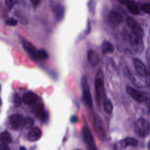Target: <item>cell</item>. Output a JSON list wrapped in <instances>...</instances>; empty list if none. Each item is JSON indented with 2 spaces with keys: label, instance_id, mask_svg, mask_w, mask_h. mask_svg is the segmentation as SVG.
<instances>
[{
  "label": "cell",
  "instance_id": "obj_1",
  "mask_svg": "<svg viewBox=\"0 0 150 150\" xmlns=\"http://www.w3.org/2000/svg\"><path fill=\"white\" fill-rule=\"evenodd\" d=\"M129 41L133 50L137 53H141L144 49L142 37L132 32L129 35Z\"/></svg>",
  "mask_w": 150,
  "mask_h": 150
},
{
  "label": "cell",
  "instance_id": "obj_2",
  "mask_svg": "<svg viewBox=\"0 0 150 150\" xmlns=\"http://www.w3.org/2000/svg\"><path fill=\"white\" fill-rule=\"evenodd\" d=\"M135 132L139 137H143L146 136L149 132V124L148 121L143 118H139L135 123Z\"/></svg>",
  "mask_w": 150,
  "mask_h": 150
},
{
  "label": "cell",
  "instance_id": "obj_3",
  "mask_svg": "<svg viewBox=\"0 0 150 150\" xmlns=\"http://www.w3.org/2000/svg\"><path fill=\"white\" fill-rule=\"evenodd\" d=\"M81 84L83 91V98L85 103L89 107H92L93 100L90 91V87L86 77L83 76L81 80Z\"/></svg>",
  "mask_w": 150,
  "mask_h": 150
},
{
  "label": "cell",
  "instance_id": "obj_4",
  "mask_svg": "<svg viewBox=\"0 0 150 150\" xmlns=\"http://www.w3.org/2000/svg\"><path fill=\"white\" fill-rule=\"evenodd\" d=\"M94 85L97 96L99 99H101L104 93V76L103 71L101 69L97 71Z\"/></svg>",
  "mask_w": 150,
  "mask_h": 150
},
{
  "label": "cell",
  "instance_id": "obj_5",
  "mask_svg": "<svg viewBox=\"0 0 150 150\" xmlns=\"http://www.w3.org/2000/svg\"><path fill=\"white\" fill-rule=\"evenodd\" d=\"M9 120L10 125L13 129H18L25 127V118L21 114H12L9 117Z\"/></svg>",
  "mask_w": 150,
  "mask_h": 150
},
{
  "label": "cell",
  "instance_id": "obj_6",
  "mask_svg": "<svg viewBox=\"0 0 150 150\" xmlns=\"http://www.w3.org/2000/svg\"><path fill=\"white\" fill-rule=\"evenodd\" d=\"M82 137L84 140V142L86 145L89 147L91 150H96V146L94 144V139L93 135L87 127V126H84L82 131Z\"/></svg>",
  "mask_w": 150,
  "mask_h": 150
},
{
  "label": "cell",
  "instance_id": "obj_7",
  "mask_svg": "<svg viewBox=\"0 0 150 150\" xmlns=\"http://www.w3.org/2000/svg\"><path fill=\"white\" fill-rule=\"evenodd\" d=\"M126 91L128 94L130 95L137 102L142 103L147 100V97L144 93L138 91L131 87V86H127L126 87Z\"/></svg>",
  "mask_w": 150,
  "mask_h": 150
},
{
  "label": "cell",
  "instance_id": "obj_8",
  "mask_svg": "<svg viewBox=\"0 0 150 150\" xmlns=\"http://www.w3.org/2000/svg\"><path fill=\"white\" fill-rule=\"evenodd\" d=\"M137 144H138V141L136 139L134 138L128 137L116 143L114 145V149L122 150L123 149H125L126 147L128 146H137Z\"/></svg>",
  "mask_w": 150,
  "mask_h": 150
},
{
  "label": "cell",
  "instance_id": "obj_9",
  "mask_svg": "<svg viewBox=\"0 0 150 150\" xmlns=\"http://www.w3.org/2000/svg\"><path fill=\"white\" fill-rule=\"evenodd\" d=\"M31 110L37 117H38L42 121H46L47 118V114L44 110L43 105L42 103H35L32 105Z\"/></svg>",
  "mask_w": 150,
  "mask_h": 150
},
{
  "label": "cell",
  "instance_id": "obj_10",
  "mask_svg": "<svg viewBox=\"0 0 150 150\" xmlns=\"http://www.w3.org/2000/svg\"><path fill=\"white\" fill-rule=\"evenodd\" d=\"M127 23L128 26L132 29V32L143 37L144 32L139 23L133 18L128 17L127 19Z\"/></svg>",
  "mask_w": 150,
  "mask_h": 150
},
{
  "label": "cell",
  "instance_id": "obj_11",
  "mask_svg": "<svg viewBox=\"0 0 150 150\" xmlns=\"http://www.w3.org/2000/svg\"><path fill=\"white\" fill-rule=\"evenodd\" d=\"M52 10L55 19L57 21H60L63 19L64 15L65 9L62 4L58 2H54L52 4Z\"/></svg>",
  "mask_w": 150,
  "mask_h": 150
},
{
  "label": "cell",
  "instance_id": "obj_12",
  "mask_svg": "<svg viewBox=\"0 0 150 150\" xmlns=\"http://www.w3.org/2000/svg\"><path fill=\"white\" fill-rule=\"evenodd\" d=\"M133 64L137 73L140 76H146L148 74L147 69L145 64L139 59L134 58Z\"/></svg>",
  "mask_w": 150,
  "mask_h": 150
},
{
  "label": "cell",
  "instance_id": "obj_13",
  "mask_svg": "<svg viewBox=\"0 0 150 150\" xmlns=\"http://www.w3.org/2000/svg\"><path fill=\"white\" fill-rule=\"evenodd\" d=\"M108 20L110 24L114 26H118L122 22V17L120 13L112 11L110 12L108 15Z\"/></svg>",
  "mask_w": 150,
  "mask_h": 150
},
{
  "label": "cell",
  "instance_id": "obj_14",
  "mask_svg": "<svg viewBox=\"0 0 150 150\" xmlns=\"http://www.w3.org/2000/svg\"><path fill=\"white\" fill-rule=\"evenodd\" d=\"M22 45L25 50L28 52V53L33 59H36V55L38 53V50L34 46V45L30 43V42L23 40H22Z\"/></svg>",
  "mask_w": 150,
  "mask_h": 150
},
{
  "label": "cell",
  "instance_id": "obj_15",
  "mask_svg": "<svg viewBox=\"0 0 150 150\" xmlns=\"http://www.w3.org/2000/svg\"><path fill=\"white\" fill-rule=\"evenodd\" d=\"M42 137V131L37 127L32 128L28 133V139L32 142L39 140Z\"/></svg>",
  "mask_w": 150,
  "mask_h": 150
},
{
  "label": "cell",
  "instance_id": "obj_16",
  "mask_svg": "<svg viewBox=\"0 0 150 150\" xmlns=\"http://www.w3.org/2000/svg\"><path fill=\"white\" fill-rule=\"evenodd\" d=\"M37 99V96L32 91H28L25 93L22 97L23 103L28 105H32L35 104L36 102Z\"/></svg>",
  "mask_w": 150,
  "mask_h": 150
},
{
  "label": "cell",
  "instance_id": "obj_17",
  "mask_svg": "<svg viewBox=\"0 0 150 150\" xmlns=\"http://www.w3.org/2000/svg\"><path fill=\"white\" fill-rule=\"evenodd\" d=\"M87 59L92 66H96L99 62V57L95 51L90 49L87 52Z\"/></svg>",
  "mask_w": 150,
  "mask_h": 150
},
{
  "label": "cell",
  "instance_id": "obj_18",
  "mask_svg": "<svg viewBox=\"0 0 150 150\" xmlns=\"http://www.w3.org/2000/svg\"><path fill=\"white\" fill-rule=\"evenodd\" d=\"M94 125H95V128L97 134L99 135L100 137H104L105 135H104V128L103 127V124L99 117L96 116L95 117Z\"/></svg>",
  "mask_w": 150,
  "mask_h": 150
},
{
  "label": "cell",
  "instance_id": "obj_19",
  "mask_svg": "<svg viewBox=\"0 0 150 150\" xmlns=\"http://www.w3.org/2000/svg\"><path fill=\"white\" fill-rule=\"evenodd\" d=\"M102 52L104 54L111 53L114 50V45L108 41H104L101 45Z\"/></svg>",
  "mask_w": 150,
  "mask_h": 150
},
{
  "label": "cell",
  "instance_id": "obj_20",
  "mask_svg": "<svg viewBox=\"0 0 150 150\" xmlns=\"http://www.w3.org/2000/svg\"><path fill=\"white\" fill-rule=\"evenodd\" d=\"M127 6L129 12L132 14L138 15L139 13V9L138 6L135 2L132 1H128L127 2Z\"/></svg>",
  "mask_w": 150,
  "mask_h": 150
},
{
  "label": "cell",
  "instance_id": "obj_21",
  "mask_svg": "<svg viewBox=\"0 0 150 150\" xmlns=\"http://www.w3.org/2000/svg\"><path fill=\"white\" fill-rule=\"evenodd\" d=\"M12 141V138L11 135L6 131H4L1 134V145H7L11 143Z\"/></svg>",
  "mask_w": 150,
  "mask_h": 150
},
{
  "label": "cell",
  "instance_id": "obj_22",
  "mask_svg": "<svg viewBox=\"0 0 150 150\" xmlns=\"http://www.w3.org/2000/svg\"><path fill=\"white\" fill-rule=\"evenodd\" d=\"M104 109L107 114H111L112 111V104L108 98H105L104 100Z\"/></svg>",
  "mask_w": 150,
  "mask_h": 150
},
{
  "label": "cell",
  "instance_id": "obj_23",
  "mask_svg": "<svg viewBox=\"0 0 150 150\" xmlns=\"http://www.w3.org/2000/svg\"><path fill=\"white\" fill-rule=\"evenodd\" d=\"M87 6L89 12L91 15L95 14L96 7V0H88L87 3Z\"/></svg>",
  "mask_w": 150,
  "mask_h": 150
},
{
  "label": "cell",
  "instance_id": "obj_24",
  "mask_svg": "<svg viewBox=\"0 0 150 150\" xmlns=\"http://www.w3.org/2000/svg\"><path fill=\"white\" fill-rule=\"evenodd\" d=\"M48 58V54L47 52L43 49H40L38 50L37 55H36V59L43 60Z\"/></svg>",
  "mask_w": 150,
  "mask_h": 150
},
{
  "label": "cell",
  "instance_id": "obj_25",
  "mask_svg": "<svg viewBox=\"0 0 150 150\" xmlns=\"http://www.w3.org/2000/svg\"><path fill=\"white\" fill-rule=\"evenodd\" d=\"M13 103L15 107H19L21 104V98L17 94H15L13 97Z\"/></svg>",
  "mask_w": 150,
  "mask_h": 150
},
{
  "label": "cell",
  "instance_id": "obj_26",
  "mask_svg": "<svg viewBox=\"0 0 150 150\" xmlns=\"http://www.w3.org/2000/svg\"><path fill=\"white\" fill-rule=\"evenodd\" d=\"M5 2L7 9L11 10L15 4V0H5Z\"/></svg>",
  "mask_w": 150,
  "mask_h": 150
},
{
  "label": "cell",
  "instance_id": "obj_27",
  "mask_svg": "<svg viewBox=\"0 0 150 150\" xmlns=\"http://www.w3.org/2000/svg\"><path fill=\"white\" fill-rule=\"evenodd\" d=\"M33 124V120L30 117H27L25 118V127L29 128Z\"/></svg>",
  "mask_w": 150,
  "mask_h": 150
},
{
  "label": "cell",
  "instance_id": "obj_28",
  "mask_svg": "<svg viewBox=\"0 0 150 150\" xmlns=\"http://www.w3.org/2000/svg\"><path fill=\"white\" fill-rule=\"evenodd\" d=\"M6 24L9 26H15L18 24V21L14 18H9L6 21Z\"/></svg>",
  "mask_w": 150,
  "mask_h": 150
},
{
  "label": "cell",
  "instance_id": "obj_29",
  "mask_svg": "<svg viewBox=\"0 0 150 150\" xmlns=\"http://www.w3.org/2000/svg\"><path fill=\"white\" fill-rule=\"evenodd\" d=\"M141 9H142V11H143L145 13H150V4H143L141 7Z\"/></svg>",
  "mask_w": 150,
  "mask_h": 150
},
{
  "label": "cell",
  "instance_id": "obj_30",
  "mask_svg": "<svg viewBox=\"0 0 150 150\" xmlns=\"http://www.w3.org/2000/svg\"><path fill=\"white\" fill-rule=\"evenodd\" d=\"M145 83L150 88V73H148L145 77Z\"/></svg>",
  "mask_w": 150,
  "mask_h": 150
},
{
  "label": "cell",
  "instance_id": "obj_31",
  "mask_svg": "<svg viewBox=\"0 0 150 150\" xmlns=\"http://www.w3.org/2000/svg\"><path fill=\"white\" fill-rule=\"evenodd\" d=\"M70 121L71 123H76L78 122V118L76 115H72L70 117Z\"/></svg>",
  "mask_w": 150,
  "mask_h": 150
},
{
  "label": "cell",
  "instance_id": "obj_32",
  "mask_svg": "<svg viewBox=\"0 0 150 150\" xmlns=\"http://www.w3.org/2000/svg\"><path fill=\"white\" fill-rule=\"evenodd\" d=\"M90 29H91V25H90V20H88V22H87V29H86V31L85 32L86 35H87L90 32Z\"/></svg>",
  "mask_w": 150,
  "mask_h": 150
},
{
  "label": "cell",
  "instance_id": "obj_33",
  "mask_svg": "<svg viewBox=\"0 0 150 150\" xmlns=\"http://www.w3.org/2000/svg\"><path fill=\"white\" fill-rule=\"evenodd\" d=\"M29 1L32 3V4L35 6L38 5L41 1V0H29Z\"/></svg>",
  "mask_w": 150,
  "mask_h": 150
},
{
  "label": "cell",
  "instance_id": "obj_34",
  "mask_svg": "<svg viewBox=\"0 0 150 150\" xmlns=\"http://www.w3.org/2000/svg\"><path fill=\"white\" fill-rule=\"evenodd\" d=\"M146 58H147V61L150 66V48L148 49L147 50V52H146Z\"/></svg>",
  "mask_w": 150,
  "mask_h": 150
},
{
  "label": "cell",
  "instance_id": "obj_35",
  "mask_svg": "<svg viewBox=\"0 0 150 150\" xmlns=\"http://www.w3.org/2000/svg\"><path fill=\"white\" fill-rule=\"evenodd\" d=\"M0 150H11L10 148L7 145H1Z\"/></svg>",
  "mask_w": 150,
  "mask_h": 150
},
{
  "label": "cell",
  "instance_id": "obj_36",
  "mask_svg": "<svg viewBox=\"0 0 150 150\" xmlns=\"http://www.w3.org/2000/svg\"><path fill=\"white\" fill-rule=\"evenodd\" d=\"M118 1H120L121 3H122V4H125V3H126L127 4V2L128 1V0H118Z\"/></svg>",
  "mask_w": 150,
  "mask_h": 150
},
{
  "label": "cell",
  "instance_id": "obj_37",
  "mask_svg": "<svg viewBox=\"0 0 150 150\" xmlns=\"http://www.w3.org/2000/svg\"><path fill=\"white\" fill-rule=\"evenodd\" d=\"M147 107H148V110L150 111V100L148 101V103H147Z\"/></svg>",
  "mask_w": 150,
  "mask_h": 150
},
{
  "label": "cell",
  "instance_id": "obj_38",
  "mask_svg": "<svg viewBox=\"0 0 150 150\" xmlns=\"http://www.w3.org/2000/svg\"><path fill=\"white\" fill-rule=\"evenodd\" d=\"M19 150H26V148L25 146H21L19 148Z\"/></svg>",
  "mask_w": 150,
  "mask_h": 150
},
{
  "label": "cell",
  "instance_id": "obj_39",
  "mask_svg": "<svg viewBox=\"0 0 150 150\" xmlns=\"http://www.w3.org/2000/svg\"><path fill=\"white\" fill-rule=\"evenodd\" d=\"M148 149L150 150V141L148 144Z\"/></svg>",
  "mask_w": 150,
  "mask_h": 150
},
{
  "label": "cell",
  "instance_id": "obj_40",
  "mask_svg": "<svg viewBox=\"0 0 150 150\" xmlns=\"http://www.w3.org/2000/svg\"><path fill=\"white\" fill-rule=\"evenodd\" d=\"M74 150H81V149H74Z\"/></svg>",
  "mask_w": 150,
  "mask_h": 150
},
{
  "label": "cell",
  "instance_id": "obj_41",
  "mask_svg": "<svg viewBox=\"0 0 150 150\" xmlns=\"http://www.w3.org/2000/svg\"><path fill=\"white\" fill-rule=\"evenodd\" d=\"M149 34H150V28H149Z\"/></svg>",
  "mask_w": 150,
  "mask_h": 150
}]
</instances>
